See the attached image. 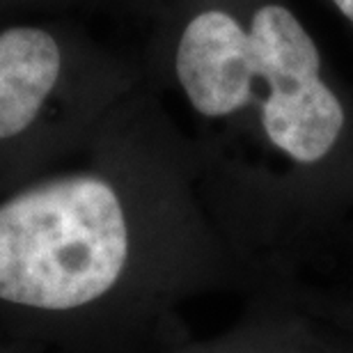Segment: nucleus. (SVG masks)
Here are the masks:
<instances>
[{"mask_svg": "<svg viewBox=\"0 0 353 353\" xmlns=\"http://www.w3.org/2000/svg\"><path fill=\"white\" fill-rule=\"evenodd\" d=\"M129 252L115 190L94 176L30 188L0 207V299L74 310L110 292Z\"/></svg>", "mask_w": 353, "mask_h": 353, "instance_id": "1", "label": "nucleus"}, {"mask_svg": "<svg viewBox=\"0 0 353 353\" xmlns=\"http://www.w3.org/2000/svg\"><path fill=\"white\" fill-rule=\"evenodd\" d=\"M252 79L268 83L262 122L268 140L301 163L321 161L344 126V110L319 79L312 37L285 7H262L250 26Z\"/></svg>", "mask_w": 353, "mask_h": 353, "instance_id": "2", "label": "nucleus"}, {"mask_svg": "<svg viewBox=\"0 0 353 353\" xmlns=\"http://www.w3.org/2000/svg\"><path fill=\"white\" fill-rule=\"evenodd\" d=\"M176 74L197 112L230 115L255 99L250 34L225 12H204L188 23L176 51Z\"/></svg>", "mask_w": 353, "mask_h": 353, "instance_id": "3", "label": "nucleus"}, {"mask_svg": "<svg viewBox=\"0 0 353 353\" xmlns=\"http://www.w3.org/2000/svg\"><path fill=\"white\" fill-rule=\"evenodd\" d=\"M60 74V48L37 28L0 34V140L32 124Z\"/></svg>", "mask_w": 353, "mask_h": 353, "instance_id": "4", "label": "nucleus"}, {"mask_svg": "<svg viewBox=\"0 0 353 353\" xmlns=\"http://www.w3.org/2000/svg\"><path fill=\"white\" fill-rule=\"evenodd\" d=\"M333 3L340 7V12L347 19H351V23H353V0H333Z\"/></svg>", "mask_w": 353, "mask_h": 353, "instance_id": "5", "label": "nucleus"}]
</instances>
